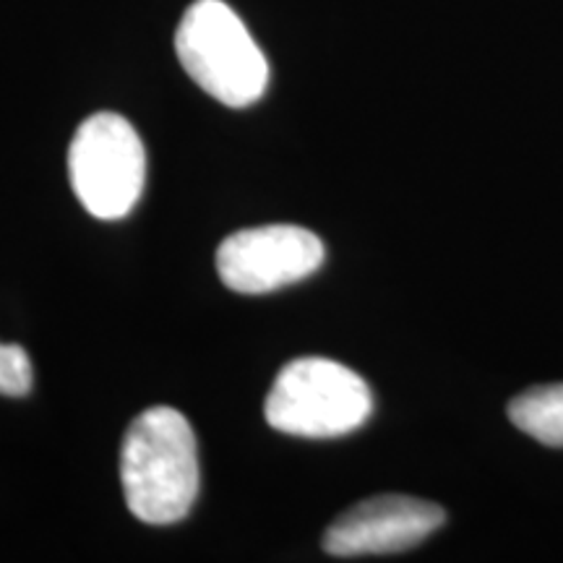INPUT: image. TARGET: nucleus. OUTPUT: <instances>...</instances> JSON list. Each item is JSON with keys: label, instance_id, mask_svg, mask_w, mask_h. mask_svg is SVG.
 I'll return each mask as SVG.
<instances>
[{"label": "nucleus", "instance_id": "423d86ee", "mask_svg": "<svg viewBox=\"0 0 563 563\" xmlns=\"http://www.w3.org/2000/svg\"><path fill=\"white\" fill-rule=\"evenodd\" d=\"M446 519L441 506L412 496H376L334 519L323 548L336 559L410 551Z\"/></svg>", "mask_w": 563, "mask_h": 563}, {"label": "nucleus", "instance_id": "20e7f679", "mask_svg": "<svg viewBox=\"0 0 563 563\" xmlns=\"http://www.w3.org/2000/svg\"><path fill=\"white\" fill-rule=\"evenodd\" d=\"M68 175L91 217L121 220L144 191L146 154L136 129L118 112L89 115L70 141Z\"/></svg>", "mask_w": 563, "mask_h": 563}, {"label": "nucleus", "instance_id": "f03ea898", "mask_svg": "<svg viewBox=\"0 0 563 563\" xmlns=\"http://www.w3.org/2000/svg\"><path fill=\"white\" fill-rule=\"evenodd\" d=\"M186 74L228 108H249L269 84V63L235 11L222 0H196L175 32Z\"/></svg>", "mask_w": 563, "mask_h": 563}, {"label": "nucleus", "instance_id": "6e6552de", "mask_svg": "<svg viewBox=\"0 0 563 563\" xmlns=\"http://www.w3.org/2000/svg\"><path fill=\"white\" fill-rule=\"evenodd\" d=\"M32 361L19 344L0 342V394L5 397H24L32 389Z\"/></svg>", "mask_w": 563, "mask_h": 563}, {"label": "nucleus", "instance_id": "7ed1b4c3", "mask_svg": "<svg viewBox=\"0 0 563 563\" xmlns=\"http://www.w3.org/2000/svg\"><path fill=\"white\" fill-rule=\"evenodd\" d=\"M274 431L300 439H336L373 412L368 384L347 365L327 357H298L274 378L264 405Z\"/></svg>", "mask_w": 563, "mask_h": 563}, {"label": "nucleus", "instance_id": "0eeeda50", "mask_svg": "<svg viewBox=\"0 0 563 563\" xmlns=\"http://www.w3.org/2000/svg\"><path fill=\"white\" fill-rule=\"evenodd\" d=\"M509 420L534 441L563 449V384L532 386L514 397Z\"/></svg>", "mask_w": 563, "mask_h": 563}, {"label": "nucleus", "instance_id": "39448f33", "mask_svg": "<svg viewBox=\"0 0 563 563\" xmlns=\"http://www.w3.org/2000/svg\"><path fill=\"white\" fill-rule=\"evenodd\" d=\"M323 243L298 224H264L232 232L217 249V272L230 290L262 295L311 277L323 264Z\"/></svg>", "mask_w": 563, "mask_h": 563}, {"label": "nucleus", "instance_id": "f257e3e1", "mask_svg": "<svg viewBox=\"0 0 563 563\" xmlns=\"http://www.w3.org/2000/svg\"><path fill=\"white\" fill-rule=\"evenodd\" d=\"M121 481L131 514L146 525H175L199 496V449L186 415L150 407L123 439Z\"/></svg>", "mask_w": 563, "mask_h": 563}]
</instances>
